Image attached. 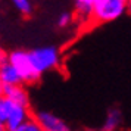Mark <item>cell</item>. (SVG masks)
Segmentation results:
<instances>
[{"instance_id": "8fae6325", "label": "cell", "mask_w": 131, "mask_h": 131, "mask_svg": "<svg viewBox=\"0 0 131 131\" xmlns=\"http://www.w3.org/2000/svg\"><path fill=\"white\" fill-rule=\"evenodd\" d=\"M12 107H13V102L10 99H7L6 96L2 93L0 94V122L2 124L6 122V119L9 116L10 111H12Z\"/></svg>"}, {"instance_id": "8992f818", "label": "cell", "mask_w": 131, "mask_h": 131, "mask_svg": "<svg viewBox=\"0 0 131 131\" xmlns=\"http://www.w3.org/2000/svg\"><path fill=\"white\" fill-rule=\"evenodd\" d=\"M97 0H74V15L75 19L81 25L89 27L90 18H91V13L94 9V5Z\"/></svg>"}, {"instance_id": "4fadbf2b", "label": "cell", "mask_w": 131, "mask_h": 131, "mask_svg": "<svg viewBox=\"0 0 131 131\" xmlns=\"http://www.w3.org/2000/svg\"><path fill=\"white\" fill-rule=\"evenodd\" d=\"M13 131H43V128L40 127V124L37 122L34 118H31L28 119L27 122H24L22 125H19L16 130H13Z\"/></svg>"}, {"instance_id": "7c38bea8", "label": "cell", "mask_w": 131, "mask_h": 131, "mask_svg": "<svg viewBox=\"0 0 131 131\" xmlns=\"http://www.w3.org/2000/svg\"><path fill=\"white\" fill-rule=\"evenodd\" d=\"M74 21H75V15L72 12H60L58 15V18H56V25H58V28L60 30H66V28H69L72 24H74Z\"/></svg>"}, {"instance_id": "9a60e30c", "label": "cell", "mask_w": 131, "mask_h": 131, "mask_svg": "<svg viewBox=\"0 0 131 131\" xmlns=\"http://www.w3.org/2000/svg\"><path fill=\"white\" fill-rule=\"evenodd\" d=\"M0 131H9V130L6 128V125H5V124H2V122H0Z\"/></svg>"}, {"instance_id": "3957f363", "label": "cell", "mask_w": 131, "mask_h": 131, "mask_svg": "<svg viewBox=\"0 0 131 131\" xmlns=\"http://www.w3.org/2000/svg\"><path fill=\"white\" fill-rule=\"evenodd\" d=\"M9 62L16 68L24 84H34L41 78V75L36 71V68L31 62L28 50H24V49L12 50L9 53Z\"/></svg>"}, {"instance_id": "2e32d148", "label": "cell", "mask_w": 131, "mask_h": 131, "mask_svg": "<svg viewBox=\"0 0 131 131\" xmlns=\"http://www.w3.org/2000/svg\"><path fill=\"white\" fill-rule=\"evenodd\" d=\"M3 93V83H2V80H0V94Z\"/></svg>"}, {"instance_id": "5b68a950", "label": "cell", "mask_w": 131, "mask_h": 131, "mask_svg": "<svg viewBox=\"0 0 131 131\" xmlns=\"http://www.w3.org/2000/svg\"><path fill=\"white\" fill-rule=\"evenodd\" d=\"M32 118V112H31V107L30 106H25V105H19V103H15L13 102V107L9 116H7L6 122V128L9 131L16 130L19 125H22L24 122H27L28 119Z\"/></svg>"}, {"instance_id": "5bb4252c", "label": "cell", "mask_w": 131, "mask_h": 131, "mask_svg": "<svg viewBox=\"0 0 131 131\" xmlns=\"http://www.w3.org/2000/svg\"><path fill=\"white\" fill-rule=\"evenodd\" d=\"M7 59H9V53H7L6 50H3V49L0 47V65L5 63Z\"/></svg>"}, {"instance_id": "30bf717a", "label": "cell", "mask_w": 131, "mask_h": 131, "mask_svg": "<svg viewBox=\"0 0 131 131\" xmlns=\"http://www.w3.org/2000/svg\"><path fill=\"white\" fill-rule=\"evenodd\" d=\"M12 6L16 9V12L22 16H31L34 12V5H32V0H10Z\"/></svg>"}, {"instance_id": "52a82bcc", "label": "cell", "mask_w": 131, "mask_h": 131, "mask_svg": "<svg viewBox=\"0 0 131 131\" xmlns=\"http://www.w3.org/2000/svg\"><path fill=\"white\" fill-rule=\"evenodd\" d=\"M3 94L15 103L30 106V94L24 84H13V85H3Z\"/></svg>"}, {"instance_id": "ba28073f", "label": "cell", "mask_w": 131, "mask_h": 131, "mask_svg": "<svg viewBox=\"0 0 131 131\" xmlns=\"http://www.w3.org/2000/svg\"><path fill=\"white\" fill-rule=\"evenodd\" d=\"M0 80L3 85H13V84H24L21 80V75L18 74L16 68L9 62V59L0 65Z\"/></svg>"}, {"instance_id": "7a4b0ae2", "label": "cell", "mask_w": 131, "mask_h": 131, "mask_svg": "<svg viewBox=\"0 0 131 131\" xmlns=\"http://www.w3.org/2000/svg\"><path fill=\"white\" fill-rule=\"evenodd\" d=\"M28 54L36 71L40 75L58 69L62 62L60 50L56 46H41V47L31 49L28 50Z\"/></svg>"}, {"instance_id": "277c9868", "label": "cell", "mask_w": 131, "mask_h": 131, "mask_svg": "<svg viewBox=\"0 0 131 131\" xmlns=\"http://www.w3.org/2000/svg\"><path fill=\"white\" fill-rule=\"evenodd\" d=\"M32 118L40 124L43 131H71V127L63 119L50 111L38 109L36 112H32Z\"/></svg>"}, {"instance_id": "9c48e42d", "label": "cell", "mask_w": 131, "mask_h": 131, "mask_svg": "<svg viewBox=\"0 0 131 131\" xmlns=\"http://www.w3.org/2000/svg\"><path fill=\"white\" fill-rule=\"evenodd\" d=\"M121 122H122V112L119 111V107L113 106L107 111L100 131H116L121 127Z\"/></svg>"}, {"instance_id": "e0dca14e", "label": "cell", "mask_w": 131, "mask_h": 131, "mask_svg": "<svg viewBox=\"0 0 131 131\" xmlns=\"http://www.w3.org/2000/svg\"><path fill=\"white\" fill-rule=\"evenodd\" d=\"M128 10H131V0H128Z\"/></svg>"}, {"instance_id": "6da1fadb", "label": "cell", "mask_w": 131, "mask_h": 131, "mask_svg": "<svg viewBox=\"0 0 131 131\" xmlns=\"http://www.w3.org/2000/svg\"><path fill=\"white\" fill-rule=\"evenodd\" d=\"M128 10V0H97L89 27L109 24L124 16Z\"/></svg>"}]
</instances>
